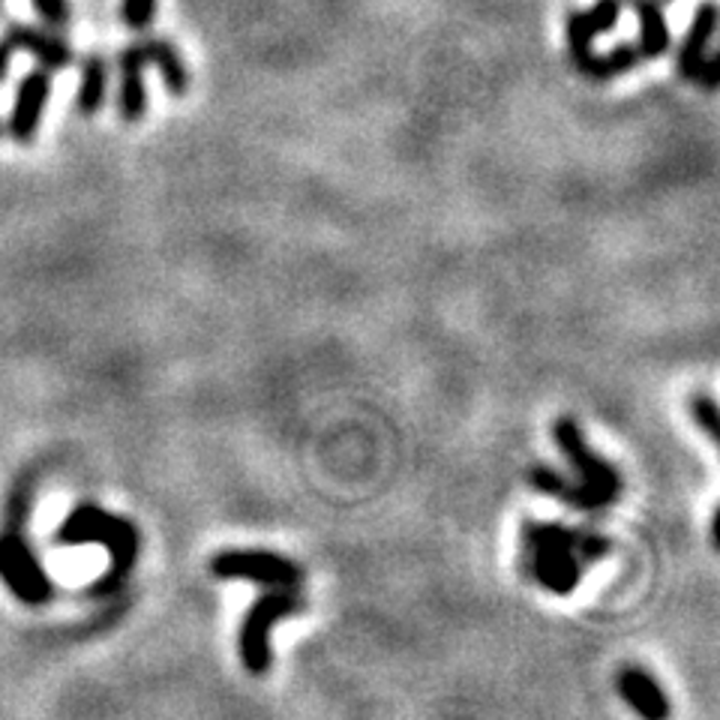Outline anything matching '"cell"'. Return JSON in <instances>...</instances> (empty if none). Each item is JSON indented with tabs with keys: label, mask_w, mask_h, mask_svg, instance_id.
<instances>
[{
	"label": "cell",
	"mask_w": 720,
	"mask_h": 720,
	"mask_svg": "<svg viewBox=\"0 0 720 720\" xmlns=\"http://www.w3.org/2000/svg\"><path fill=\"white\" fill-rule=\"evenodd\" d=\"M121 15H124V24L129 31H147L157 15V0H124Z\"/></svg>",
	"instance_id": "ffe728a7"
},
{
	"label": "cell",
	"mask_w": 720,
	"mask_h": 720,
	"mask_svg": "<svg viewBox=\"0 0 720 720\" xmlns=\"http://www.w3.org/2000/svg\"><path fill=\"white\" fill-rule=\"evenodd\" d=\"M54 543L61 546H84V543H100L108 550V571L87 588V597H112L117 595L126 585L133 567L138 564V553H142V534H138L136 522L126 520L121 513H112L84 501L79 508L63 516V522L54 532Z\"/></svg>",
	"instance_id": "3957f363"
},
{
	"label": "cell",
	"mask_w": 720,
	"mask_h": 720,
	"mask_svg": "<svg viewBox=\"0 0 720 720\" xmlns=\"http://www.w3.org/2000/svg\"><path fill=\"white\" fill-rule=\"evenodd\" d=\"M306 609V597L298 595V588H268L261 597L247 609L240 622L238 634V655L243 669L250 676H268L273 667L271 637L273 627L282 618L301 616Z\"/></svg>",
	"instance_id": "277c9868"
},
{
	"label": "cell",
	"mask_w": 720,
	"mask_h": 720,
	"mask_svg": "<svg viewBox=\"0 0 720 720\" xmlns=\"http://www.w3.org/2000/svg\"><path fill=\"white\" fill-rule=\"evenodd\" d=\"M3 36L10 40L12 52L31 54L33 61L40 63L42 70H49V73H61L66 66H73V45L54 31H49V28H33V24H24V21H10Z\"/></svg>",
	"instance_id": "ba28073f"
},
{
	"label": "cell",
	"mask_w": 720,
	"mask_h": 720,
	"mask_svg": "<svg viewBox=\"0 0 720 720\" xmlns=\"http://www.w3.org/2000/svg\"><path fill=\"white\" fill-rule=\"evenodd\" d=\"M585 19L592 24L595 36L613 33L618 28V19H622V3L618 0H595V7L585 12Z\"/></svg>",
	"instance_id": "ac0fdd59"
},
{
	"label": "cell",
	"mask_w": 720,
	"mask_h": 720,
	"mask_svg": "<svg viewBox=\"0 0 720 720\" xmlns=\"http://www.w3.org/2000/svg\"><path fill=\"white\" fill-rule=\"evenodd\" d=\"M208 567L220 583H252L261 588H301L306 576L301 564L271 550H222Z\"/></svg>",
	"instance_id": "8992f818"
},
{
	"label": "cell",
	"mask_w": 720,
	"mask_h": 720,
	"mask_svg": "<svg viewBox=\"0 0 720 720\" xmlns=\"http://www.w3.org/2000/svg\"><path fill=\"white\" fill-rule=\"evenodd\" d=\"M142 49H145L147 63H154L163 75V84L168 87L171 96H187L189 91V73L187 63L178 54V49L171 45L168 40H142Z\"/></svg>",
	"instance_id": "4fadbf2b"
},
{
	"label": "cell",
	"mask_w": 720,
	"mask_h": 720,
	"mask_svg": "<svg viewBox=\"0 0 720 720\" xmlns=\"http://www.w3.org/2000/svg\"><path fill=\"white\" fill-rule=\"evenodd\" d=\"M697 82H700L706 91H718V84H720V58L718 54H706L700 73H697Z\"/></svg>",
	"instance_id": "44dd1931"
},
{
	"label": "cell",
	"mask_w": 720,
	"mask_h": 720,
	"mask_svg": "<svg viewBox=\"0 0 720 720\" xmlns=\"http://www.w3.org/2000/svg\"><path fill=\"white\" fill-rule=\"evenodd\" d=\"M105 91H108V63L103 54H91L82 66V84L75 96V112L82 117H94L103 112Z\"/></svg>",
	"instance_id": "5bb4252c"
},
{
	"label": "cell",
	"mask_w": 720,
	"mask_h": 720,
	"mask_svg": "<svg viewBox=\"0 0 720 720\" xmlns=\"http://www.w3.org/2000/svg\"><path fill=\"white\" fill-rule=\"evenodd\" d=\"M618 697L646 720H667L672 706H669L667 690L660 688V681L643 667H622L616 676Z\"/></svg>",
	"instance_id": "9c48e42d"
},
{
	"label": "cell",
	"mask_w": 720,
	"mask_h": 720,
	"mask_svg": "<svg viewBox=\"0 0 720 720\" xmlns=\"http://www.w3.org/2000/svg\"><path fill=\"white\" fill-rule=\"evenodd\" d=\"M592 42H595V31L585 19V12H571L567 15V52H571V61H574L576 70L588 75V79H592V70H595L597 61Z\"/></svg>",
	"instance_id": "9a60e30c"
},
{
	"label": "cell",
	"mask_w": 720,
	"mask_h": 720,
	"mask_svg": "<svg viewBox=\"0 0 720 720\" xmlns=\"http://www.w3.org/2000/svg\"><path fill=\"white\" fill-rule=\"evenodd\" d=\"M0 133H3V129H0Z\"/></svg>",
	"instance_id": "603a6c76"
},
{
	"label": "cell",
	"mask_w": 720,
	"mask_h": 720,
	"mask_svg": "<svg viewBox=\"0 0 720 720\" xmlns=\"http://www.w3.org/2000/svg\"><path fill=\"white\" fill-rule=\"evenodd\" d=\"M522 571L550 595H571L592 564L613 553V541L567 522H522Z\"/></svg>",
	"instance_id": "6da1fadb"
},
{
	"label": "cell",
	"mask_w": 720,
	"mask_h": 720,
	"mask_svg": "<svg viewBox=\"0 0 720 720\" xmlns=\"http://www.w3.org/2000/svg\"><path fill=\"white\" fill-rule=\"evenodd\" d=\"M31 3L49 31L61 33L70 28V0H31Z\"/></svg>",
	"instance_id": "d6986e66"
},
{
	"label": "cell",
	"mask_w": 720,
	"mask_h": 720,
	"mask_svg": "<svg viewBox=\"0 0 720 720\" xmlns=\"http://www.w3.org/2000/svg\"><path fill=\"white\" fill-rule=\"evenodd\" d=\"M145 49L142 42L126 45L117 54V70H121V91H117V112L126 124H138L147 115V84H145Z\"/></svg>",
	"instance_id": "30bf717a"
},
{
	"label": "cell",
	"mask_w": 720,
	"mask_h": 720,
	"mask_svg": "<svg viewBox=\"0 0 720 720\" xmlns=\"http://www.w3.org/2000/svg\"><path fill=\"white\" fill-rule=\"evenodd\" d=\"M24 529L28 525L3 522V532H0V583L7 585L24 606H45L52 604L54 583L45 574L36 553H33Z\"/></svg>",
	"instance_id": "5b68a950"
},
{
	"label": "cell",
	"mask_w": 720,
	"mask_h": 720,
	"mask_svg": "<svg viewBox=\"0 0 720 720\" xmlns=\"http://www.w3.org/2000/svg\"><path fill=\"white\" fill-rule=\"evenodd\" d=\"M718 31V3L714 0H702L693 19H690V28L685 33L679 49V73L681 79L688 82H697V73H700L702 61H706V49H709L711 36Z\"/></svg>",
	"instance_id": "8fae6325"
},
{
	"label": "cell",
	"mask_w": 720,
	"mask_h": 720,
	"mask_svg": "<svg viewBox=\"0 0 720 720\" xmlns=\"http://www.w3.org/2000/svg\"><path fill=\"white\" fill-rule=\"evenodd\" d=\"M553 436L555 445L562 448V453L571 462V469L580 474V480H567L559 471L546 469V466H534L529 471L532 490L543 492V495H555L574 511L595 513L609 508L622 495V474H618L616 466L588 448V441H585L583 429H580L576 420L559 418L553 427Z\"/></svg>",
	"instance_id": "7a4b0ae2"
},
{
	"label": "cell",
	"mask_w": 720,
	"mask_h": 720,
	"mask_svg": "<svg viewBox=\"0 0 720 720\" xmlns=\"http://www.w3.org/2000/svg\"><path fill=\"white\" fill-rule=\"evenodd\" d=\"M12 45L7 36H0V84L10 79V63H12Z\"/></svg>",
	"instance_id": "7402d4cb"
},
{
	"label": "cell",
	"mask_w": 720,
	"mask_h": 720,
	"mask_svg": "<svg viewBox=\"0 0 720 720\" xmlns=\"http://www.w3.org/2000/svg\"><path fill=\"white\" fill-rule=\"evenodd\" d=\"M630 7H634L639 21V58L658 61L669 52V42H672L667 15L660 10V0H630Z\"/></svg>",
	"instance_id": "7c38bea8"
},
{
	"label": "cell",
	"mask_w": 720,
	"mask_h": 720,
	"mask_svg": "<svg viewBox=\"0 0 720 720\" xmlns=\"http://www.w3.org/2000/svg\"><path fill=\"white\" fill-rule=\"evenodd\" d=\"M690 420L706 432V439L720 441V420H718V403L709 397V394H697L690 399Z\"/></svg>",
	"instance_id": "e0dca14e"
},
{
	"label": "cell",
	"mask_w": 720,
	"mask_h": 720,
	"mask_svg": "<svg viewBox=\"0 0 720 720\" xmlns=\"http://www.w3.org/2000/svg\"><path fill=\"white\" fill-rule=\"evenodd\" d=\"M49 96H52V73L49 70H31L19 82V91H15V103H12V115H10V136L19 142V145H31L36 133H40L42 124V112L49 105Z\"/></svg>",
	"instance_id": "52a82bcc"
},
{
	"label": "cell",
	"mask_w": 720,
	"mask_h": 720,
	"mask_svg": "<svg viewBox=\"0 0 720 720\" xmlns=\"http://www.w3.org/2000/svg\"><path fill=\"white\" fill-rule=\"evenodd\" d=\"M639 61H643V58H639L637 45H630V42H618V45H613L606 54H597L595 70H592V82H606V79H616V75L630 73Z\"/></svg>",
	"instance_id": "2e32d148"
}]
</instances>
